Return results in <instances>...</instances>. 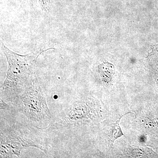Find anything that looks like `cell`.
I'll return each instance as SVG.
<instances>
[{"label":"cell","mask_w":158,"mask_h":158,"mask_svg":"<svg viewBox=\"0 0 158 158\" xmlns=\"http://www.w3.org/2000/svg\"><path fill=\"white\" fill-rule=\"evenodd\" d=\"M1 49L8 62L6 79L1 88V96L11 102L37 78L35 65L38 57L43 53L54 48L44 50L37 55H21L11 51L1 41Z\"/></svg>","instance_id":"cell-1"},{"label":"cell","mask_w":158,"mask_h":158,"mask_svg":"<svg viewBox=\"0 0 158 158\" xmlns=\"http://www.w3.org/2000/svg\"><path fill=\"white\" fill-rule=\"evenodd\" d=\"M44 128L18 121L1 127L0 157L20 158L22 150L30 147L39 148L48 155V144Z\"/></svg>","instance_id":"cell-2"},{"label":"cell","mask_w":158,"mask_h":158,"mask_svg":"<svg viewBox=\"0 0 158 158\" xmlns=\"http://www.w3.org/2000/svg\"><path fill=\"white\" fill-rule=\"evenodd\" d=\"M11 103L16 111L25 116L31 123L49 124L52 119L47 103L45 90L37 78Z\"/></svg>","instance_id":"cell-3"},{"label":"cell","mask_w":158,"mask_h":158,"mask_svg":"<svg viewBox=\"0 0 158 158\" xmlns=\"http://www.w3.org/2000/svg\"><path fill=\"white\" fill-rule=\"evenodd\" d=\"M98 72L102 81L109 84L112 82L113 75L115 74V67L109 62H104L98 66Z\"/></svg>","instance_id":"cell-4"},{"label":"cell","mask_w":158,"mask_h":158,"mask_svg":"<svg viewBox=\"0 0 158 158\" xmlns=\"http://www.w3.org/2000/svg\"><path fill=\"white\" fill-rule=\"evenodd\" d=\"M123 116L120 118H119L118 121H117L115 123L113 128H112L110 135L111 144H113L115 140L117 138L123 135V134L121 128L119 127V120H120L121 117H122Z\"/></svg>","instance_id":"cell-5"}]
</instances>
